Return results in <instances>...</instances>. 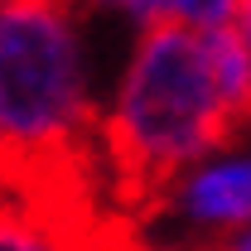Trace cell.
I'll use <instances>...</instances> for the list:
<instances>
[{"label": "cell", "instance_id": "cell-3", "mask_svg": "<svg viewBox=\"0 0 251 251\" xmlns=\"http://www.w3.org/2000/svg\"><path fill=\"white\" fill-rule=\"evenodd\" d=\"M116 222L130 218H106L97 227H77V222H63L34 203L20 198H0V251H92Z\"/></svg>", "mask_w": 251, "mask_h": 251}, {"label": "cell", "instance_id": "cell-7", "mask_svg": "<svg viewBox=\"0 0 251 251\" xmlns=\"http://www.w3.org/2000/svg\"><path fill=\"white\" fill-rule=\"evenodd\" d=\"M218 251H251V227H247V232H232Z\"/></svg>", "mask_w": 251, "mask_h": 251}, {"label": "cell", "instance_id": "cell-2", "mask_svg": "<svg viewBox=\"0 0 251 251\" xmlns=\"http://www.w3.org/2000/svg\"><path fill=\"white\" fill-rule=\"evenodd\" d=\"M164 208L179 213L198 232H222V237L247 232L251 227V150H237V140H232L218 155L198 159L184 179L169 188Z\"/></svg>", "mask_w": 251, "mask_h": 251}, {"label": "cell", "instance_id": "cell-4", "mask_svg": "<svg viewBox=\"0 0 251 251\" xmlns=\"http://www.w3.org/2000/svg\"><path fill=\"white\" fill-rule=\"evenodd\" d=\"M237 5L242 0H155V20H184L198 29H213L237 20Z\"/></svg>", "mask_w": 251, "mask_h": 251}, {"label": "cell", "instance_id": "cell-6", "mask_svg": "<svg viewBox=\"0 0 251 251\" xmlns=\"http://www.w3.org/2000/svg\"><path fill=\"white\" fill-rule=\"evenodd\" d=\"M232 29H237V39H242V58H247V126H251V0H242L237 5V20H232Z\"/></svg>", "mask_w": 251, "mask_h": 251}, {"label": "cell", "instance_id": "cell-5", "mask_svg": "<svg viewBox=\"0 0 251 251\" xmlns=\"http://www.w3.org/2000/svg\"><path fill=\"white\" fill-rule=\"evenodd\" d=\"M92 251H169V247H150V242L140 237V222H116Z\"/></svg>", "mask_w": 251, "mask_h": 251}, {"label": "cell", "instance_id": "cell-1", "mask_svg": "<svg viewBox=\"0 0 251 251\" xmlns=\"http://www.w3.org/2000/svg\"><path fill=\"white\" fill-rule=\"evenodd\" d=\"M247 58L232 25H145L111 111H101V159L111 208L130 222L155 218L169 188L198 159L232 145L247 126Z\"/></svg>", "mask_w": 251, "mask_h": 251}]
</instances>
